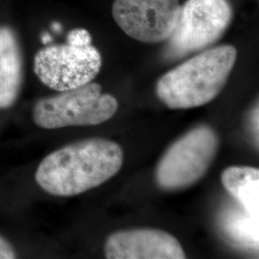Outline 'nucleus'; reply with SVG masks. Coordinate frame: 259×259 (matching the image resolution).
Returning a JSON list of instances; mask_svg holds the SVG:
<instances>
[{"instance_id":"f257e3e1","label":"nucleus","mask_w":259,"mask_h":259,"mask_svg":"<svg viewBox=\"0 0 259 259\" xmlns=\"http://www.w3.org/2000/svg\"><path fill=\"white\" fill-rule=\"evenodd\" d=\"M124 161L120 145L105 139H83L58 149L36 171L37 185L60 197L82 194L115 176Z\"/></svg>"},{"instance_id":"f03ea898","label":"nucleus","mask_w":259,"mask_h":259,"mask_svg":"<svg viewBox=\"0 0 259 259\" xmlns=\"http://www.w3.org/2000/svg\"><path fill=\"white\" fill-rule=\"evenodd\" d=\"M230 45L213 47L162 75L156 84L158 99L169 109L201 107L221 93L236 62Z\"/></svg>"},{"instance_id":"7ed1b4c3","label":"nucleus","mask_w":259,"mask_h":259,"mask_svg":"<svg viewBox=\"0 0 259 259\" xmlns=\"http://www.w3.org/2000/svg\"><path fill=\"white\" fill-rule=\"evenodd\" d=\"M101 66V54L93 47L90 32L83 28L71 30L65 44L38 50L34 59L39 81L59 93L93 82Z\"/></svg>"},{"instance_id":"20e7f679","label":"nucleus","mask_w":259,"mask_h":259,"mask_svg":"<svg viewBox=\"0 0 259 259\" xmlns=\"http://www.w3.org/2000/svg\"><path fill=\"white\" fill-rule=\"evenodd\" d=\"M117 109V100L102 93L99 83L91 82L39 99L34 106L33 119L38 127L48 130L93 126L111 119Z\"/></svg>"},{"instance_id":"39448f33","label":"nucleus","mask_w":259,"mask_h":259,"mask_svg":"<svg viewBox=\"0 0 259 259\" xmlns=\"http://www.w3.org/2000/svg\"><path fill=\"white\" fill-rule=\"evenodd\" d=\"M219 138L209 126L201 125L176 140L159 159L156 182L165 191H178L199 182L216 157Z\"/></svg>"},{"instance_id":"423d86ee","label":"nucleus","mask_w":259,"mask_h":259,"mask_svg":"<svg viewBox=\"0 0 259 259\" xmlns=\"http://www.w3.org/2000/svg\"><path fill=\"white\" fill-rule=\"evenodd\" d=\"M232 19L229 0H187L181 7L177 25L167 39L168 58H183L204 50L222 37Z\"/></svg>"},{"instance_id":"0eeeda50","label":"nucleus","mask_w":259,"mask_h":259,"mask_svg":"<svg viewBox=\"0 0 259 259\" xmlns=\"http://www.w3.org/2000/svg\"><path fill=\"white\" fill-rule=\"evenodd\" d=\"M181 7L180 0H115L111 14L129 37L156 44L172 35Z\"/></svg>"},{"instance_id":"6e6552de","label":"nucleus","mask_w":259,"mask_h":259,"mask_svg":"<svg viewBox=\"0 0 259 259\" xmlns=\"http://www.w3.org/2000/svg\"><path fill=\"white\" fill-rule=\"evenodd\" d=\"M109 259H185L176 237L157 229H137L112 233L105 244Z\"/></svg>"},{"instance_id":"1a4fd4ad","label":"nucleus","mask_w":259,"mask_h":259,"mask_svg":"<svg viewBox=\"0 0 259 259\" xmlns=\"http://www.w3.org/2000/svg\"><path fill=\"white\" fill-rule=\"evenodd\" d=\"M23 82V58L13 28L0 25V110L13 107Z\"/></svg>"},{"instance_id":"9d476101","label":"nucleus","mask_w":259,"mask_h":259,"mask_svg":"<svg viewBox=\"0 0 259 259\" xmlns=\"http://www.w3.org/2000/svg\"><path fill=\"white\" fill-rule=\"evenodd\" d=\"M225 189L246 211L259 217V170L250 166H232L221 176Z\"/></svg>"},{"instance_id":"9b49d317","label":"nucleus","mask_w":259,"mask_h":259,"mask_svg":"<svg viewBox=\"0 0 259 259\" xmlns=\"http://www.w3.org/2000/svg\"><path fill=\"white\" fill-rule=\"evenodd\" d=\"M259 217L250 215L242 206L223 210L219 224L225 237L238 246L258 249Z\"/></svg>"},{"instance_id":"f8f14e48","label":"nucleus","mask_w":259,"mask_h":259,"mask_svg":"<svg viewBox=\"0 0 259 259\" xmlns=\"http://www.w3.org/2000/svg\"><path fill=\"white\" fill-rule=\"evenodd\" d=\"M17 258V252L9 241L0 235V259Z\"/></svg>"},{"instance_id":"ddd939ff","label":"nucleus","mask_w":259,"mask_h":259,"mask_svg":"<svg viewBox=\"0 0 259 259\" xmlns=\"http://www.w3.org/2000/svg\"><path fill=\"white\" fill-rule=\"evenodd\" d=\"M251 126H252V132L254 139H256V142L258 143V107L252 111V116H251Z\"/></svg>"},{"instance_id":"4468645a","label":"nucleus","mask_w":259,"mask_h":259,"mask_svg":"<svg viewBox=\"0 0 259 259\" xmlns=\"http://www.w3.org/2000/svg\"><path fill=\"white\" fill-rule=\"evenodd\" d=\"M51 40V37L49 35H45L44 37H42V42L44 44H47V42H49Z\"/></svg>"}]
</instances>
